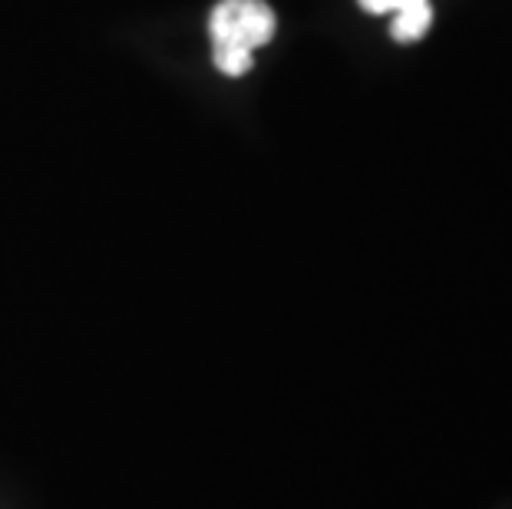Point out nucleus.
I'll return each instance as SVG.
<instances>
[{
    "mask_svg": "<svg viewBox=\"0 0 512 509\" xmlns=\"http://www.w3.org/2000/svg\"><path fill=\"white\" fill-rule=\"evenodd\" d=\"M212 57L225 77L252 70L255 50L275 37V10L265 0H222L209 20Z\"/></svg>",
    "mask_w": 512,
    "mask_h": 509,
    "instance_id": "obj_1",
    "label": "nucleus"
},
{
    "mask_svg": "<svg viewBox=\"0 0 512 509\" xmlns=\"http://www.w3.org/2000/svg\"><path fill=\"white\" fill-rule=\"evenodd\" d=\"M367 14H394V34L397 43H417L420 37H427V30L433 24V7L430 0H357Z\"/></svg>",
    "mask_w": 512,
    "mask_h": 509,
    "instance_id": "obj_2",
    "label": "nucleus"
}]
</instances>
